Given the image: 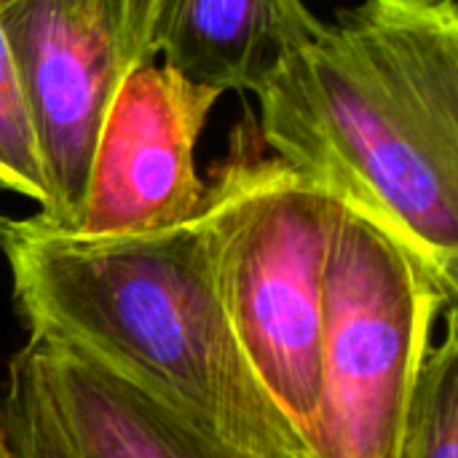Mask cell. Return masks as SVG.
<instances>
[{"mask_svg": "<svg viewBox=\"0 0 458 458\" xmlns=\"http://www.w3.org/2000/svg\"><path fill=\"white\" fill-rule=\"evenodd\" d=\"M258 99L276 158L381 225L456 301V0L344 8Z\"/></svg>", "mask_w": 458, "mask_h": 458, "instance_id": "cell-1", "label": "cell"}, {"mask_svg": "<svg viewBox=\"0 0 458 458\" xmlns=\"http://www.w3.org/2000/svg\"><path fill=\"white\" fill-rule=\"evenodd\" d=\"M0 252L30 338L64 346L263 458H306L252 376L217 301L201 212L180 225L86 236L0 215Z\"/></svg>", "mask_w": 458, "mask_h": 458, "instance_id": "cell-2", "label": "cell"}, {"mask_svg": "<svg viewBox=\"0 0 458 458\" xmlns=\"http://www.w3.org/2000/svg\"><path fill=\"white\" fill-rule=\"evenodd\" d=\"M338 201L239 129L201 207L209 274L231 333L303 443L319 403L325 271ZM306 451V448H303Z\"/></svg>", "mask_w": 458, "mask_h": 458, "instance_id": "cell-3", "label": "cell"}, {"mask_svg": "<svg viewBox=\"0 0 458 458\" xmlns=\"http://www.w3.org/2000/svg\"><path fill=\"white\" fill-rule=\"evenodd\" d=\"M456 301L394 236L338 201L306 458L400 456L435 322Z\"/></svg>", "mask_w": 458, "mask_h": 458, "instance_id": "cell-4", "label": "cell"}, {"mask_svg": "<svg viewBox=\"0 0 458 458\" xmlns=\"http://www.w3.org/2000/svg\"><path fill=\"white\" fill-rule=\"evenodd\" d=\"M161 0H0L8 43L35 131L48 204L46 223L72 231L83 212L102 121L126 83L156 62Z\"/></svg>", "mask_w": 458, "mask_h": 458, "instance_id": "cell-5", "label": "cell"}, {"mask_svg": "<svg viewBox=\"0 0 458 458\" xmlns=\"http://www.w3.org/2000/svg\"><path fill=\"white\" fill-rule=\"evenodd\" d=\"M217 99L161 62L134 70L102 121L72 231L118 236L193 220L207 199L196 142Z\"/></svg>", "mask_w": 458, "mask_h": 458, "instance_id": "cell-6", "label": "cell"}, {"mask_svg": "<svg viewBox=\"0 0 458 458\" xmlns=\"http://www.w3.org/2000/svg\"><path fill=\"white\" fill-rule=\"evenodd\" d=\"M27 346L70 458H263L209 435L64 346L38 338Z\"/></svg>", "mask_w": 458, "mask_h": 458, "instance_id": "cell-7", "label": "cell"}, {"mask_svg": "<svg viewBox=\"0 0 458 458\" xmlns=\"http://www.w3.org/2000/svg\"><path fill=\"white\" fill-rule=\"evenodd\" d=\"M319 21L290 0H161L156 59L209 91L258 94Z\"/></svg>", "mask_w": 458, "mask_h": 458, "instance_id": "cell-8", "label": "cell"}, {"mask_svg": "<svg viewBox=\"0 0 458 458\" xmlns=\"http://www.w3.org/2000/svg\"><path fill=\"white\" fill-rule=\"evenodd\" d=\"M445 314V338L427 352L397 458H458L456 306Z\"/></svg>", "mask_w": 458, "mask_h": 458, "instance_id": "cell-9", "label": "cell"}, {"mask_svg": "<svg viewBox=\"0 0 458 458\" xmlns=\"http://www.w3.org/2000/svg\"><path fill=\"white\" fill-rule=\"evenodd\" d=\"M0 191L24 196L43 212L48 188L19 75L0 30Z\"/></svg>", "mask_w": 458, "mask_h": 458, "instance_id": "cell-10", "label": "cell"}, {"mask_svg": "<svg viewBox=\"0 0 458 458\" xmlns=\"http://www.w3.org/2000/svg\"><path fill=\"white\" fill-rule=\"evenodd\" d=\"M5 432L19 458H70L51 416L40 370L30 346L11 360Z\"/></svg>", "mask_w": 458, "mask_h": 458, "instance_id": "cell-11", "label": "cell"}, {"mask_svg": "<svg viewBox=\"0 0 458 458\" xmlns=\"http://www.w3.org/2000/svg\"><path fill=\"white\" fill-rule=\"evenodd\" d=\"M0 458H19V454L13 451L11 440H8V432H5V424L0 421Z\"/></svg>", "mask_w": 458, "mask_h": 458, "instance_id": "cell-12", "label": "cell"}, {"mask_svg": "<svg viewBox=\"0 0 458 458\" xmlns=\"http://www.w3.org/2000/svg\"><path fill=\"white\" fill-rule=\"evenodd\" d=\"M290 3H303V0H290Z\"/></svg>", "mask_w": 458, "mask_h": 458, "instance_id": "cell-13", "label": "cell"}]
</instances>
